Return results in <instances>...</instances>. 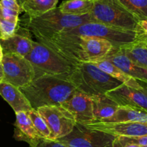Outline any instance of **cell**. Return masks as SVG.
<instances>
[{
	"label": "cell",
	"mask_w": 147,
	"mask_h": 147,
	"mask_svg": "<svg viewBox=\"0 0 147 147\" xmlns=\"http://www.w3.org/2000/svg\"><path fill=\"white\" fill-rule=\"evenodd\" d=\"M20 90L33 109L48 106H60L77 91L67 79L42 75L37 76Z\"/></svg>",
	"instance_id": "6da1fadb"
},
{
	"label": "cell",
	"mask_w": 147,
	"mask_h": 147,
	"mask_svg": "<svg viewBox=\"0 0 147 147\" xmlns=\"http://www.w3.org/2000/svg\"><path fill=\"white\" fill-rule=\"evenodd\" d=\"M89 22H91L89 14L82 16L69 15L63 14L58 7H55L37 17H27L26 26L37 42H42L50 40L63 31Z\"/></svg>",
	"instance_id": "7a4b0ae2"
},
{
	"label": "cell",
	"mask_w": 147,
	"mask_h": 147,
	"mask_svg": "<svg viewBox=\"0 0 147 147\" xmlns=\"http://www.w3.org/2000/svg\"><path fill=\"white\" fill-rule=\"evenodd\" d=\"M67 80L76 90L90 97L103 96L122 85L91 63L75 66Z\"/></svg>",
	"instance_id": "3957f363"
},
{
	"label": "cell",
	"mask_w": 147,
	"mask_h": 147,
	"mask_svg": "<svg viewBox=\"0 0 147 147\" xmlns=\"http://www.w3.org/2000/svg\"><path fill=\"white\" fill-rule=\"evenodd\" d=\"M89 15L93 22L121 30H139V20L117 0H93V8Z\"/></svg>",
	"instance_id": "277c9868"
},
{
	"label": "cell",
	"mask_w": 147,
	"mask_h": 147,
	"mask_svg": "<svg viewBox=\"0 0 147 147\" xmlns=\"http://www.w3.org/2000/svg\"><path fill=\"white\" fill-rule=\"evenodd\" d=\"M24 57L32 65L35 77L48 75L67 79L75 67V65L39 42L33 41L31 51Z\"/></svg>",
	"instance_id": "5b68a950"
},
{
	"label": "cell",
	"mask_w": 147,
	"mask_h": 147,
	"mask_svg": "<svg viewBox=\"0 0 147 147\" xmlns=\"http://www.w3.org/2000/svg\"><path fill=\"white\" fill-rule=\"evenodd\" d=\"M65 32L73 35L95 37L108 40L114 48H120L140 40H144L145 37L140 30L139 31L121 30L97 22L84 23L80 26L65 30Z\"/></svg>",
	"instance_id": "8992f818"
},
{
	"label": "cell",
	"mask_w": 147,
	"mask_h": 147,
	"mask_svg": "<svg viewBox=\"0 0 147 147\" xmlns=\"http://www.w3.org/2000/svg\"><path fill=\"white\" fill-rule=\"evenodd\" d=\"M1 65L4 73L3 82L19 88L28 85L35 78V73L31 63L20 55L4 54Z\"/></svg>",
	"instance_id": "52a82bcc"
},
{
	"label": "cell",
	"mask_w": 147,
	"mask_h": 147,
	"mask_svg": "<svg viewBox=\"0 0 147 147\" xmlns=\"http://www.w3.org/2000/svg\"><path fill=\"white\" fill-rule=\"evenodd\" d=\"M116 136L98 130L88 129L76 123L67 136L57 140L66 147H113Z\"/></svg>",
	"instance_id": "ba28073f"
},
{
	"label": "cell",
	"mask_w": 147,
	"mask_h": 147,
	"mask_svg": "<svg viewBox=\"0 0 147 147\" xmlns=\"http://www.w3.org/2000/svg\"><path fill=\"white\" fill-rule=\"evenodd\" d=\"M36 110L47 123L51 132L52 141L68 135L77 123L74 116L61 106H43Z\"/></svg>",
	"instance_id": "9c48e42d"
},
{
	"label": "cell",
	"mask_w": 147,
	"mask_h": 147,
	"mask_svg": "<svg viewBox=\"0 0 147 147\" xmlns=\"http://www.w3.org/2000/svg\"><path fill=\"white\" fill-rule=\"evenodd\" d=\"M142 88H133L122 84L106 96L119 106H127L147 112V87L139 81Z\"/></svg>",
	"instance_id": "30bf717a"
},
{
	"label": "cell",
	"mask_w": 147,
	"mask_h": 147,
	"mask_svg": "<svg viewBox=\"0 0 147 147\" xmlns=\"http://www.w3.org/2000/svg\"><path fill=\"white\" fill-rule=\"evenodd\" d=\"M83 125L88 129L100 131L116 137L147 136V123L131 122V123H108L96 122V123H86Z\"/></svg>",
	"instance_id": "8fae6325"
},
{
	"label": "cell",
	"mask_w": 147,
	"mask_h": 147,
	"mask_svg": "<svg viewBox=\"0 0 147 147\" xmlns=\"http://www.w3.org/2000/svg\"><path fill=\"white\" fill-rule=\"evenodd\" d=\"M60 106L74 116L77 123L86 124L94 121L91 97L78 90Z\"/></svg>",
	"instance_id": "7c38bea8"
},
{
	"label": "cell",
	"mask_w": 147,
	"mask_h": 147,
	"mask_svg": "<svg viewBox=\"0 0 147 147\" xmlns=\"http://www.w3.org/2000/svg\"><path fill=\"white\" fill-rule=\"evenodd\" d=\"M80 47L84 63H94L104 60L113 48L111 43L95 37H79Z\"/></svg>",
	"instance_id": "4fadbf2b"
},
{
	"label": "cell",
	"mask_w": 147,
	"mask_h": 147,
	"mask_svg": "<svg viewBox=\"0 0 147 147\" xmlns=\"http://www.w3.org/2000/svg\"><path fill=\"white\" fill-rule=\"evenodd\" d=\"M119 67L125 74L132 78L147 83V70L135 63L125 55L113 47L109 55L105 58Z\"/></svg>",
	"instance_id": "5bb4252c"
},
{
	"label": "cell",
	"mask_w": 147,
	"mask_h": 147,
	"mask_svg": "<svg viewBox=\"0 0 147 147\" xmlns=\"http://www.w3.org/2000/svg\"><path fill=\"white\" fill-rule=\"evenodd\" d=\"M14 127V138L17 140L27 143L30 147L35 146L42 140L36 131L27 112L16 113Z\"/></svg>",
	"instance_id": "9a60e30c"
},
{
	"label": "cell",
	"mask_w": 147,
	"mask_h": 147,
	"mask_svg": "<svg viewBox=\"0 0 147 147\" xmlns=\"http://www.w3.org/2000/svg\"><path fill=\"white\" fill-rule=\"evenodd\" d=\"M0 96L9 103L16 113L28 112L32 109L30 102L19 88L9 83H0Z\"/></svg>",
	"instance_id": "2e32d148"
},
{
	"label": "cell",
	"mask_w": 147,
	"mask_h": 147,
	"mask_svg": "<svg viewBox=\"0 0 147 147\" xmlns=\"http://www.w3.org/2000/svg\"><path fill=\"white\" fill-rule=\"evenodd\" d=\"M33 40L23 34H14L9 38L0 39V44L3 50V53H14L25 57L30 53L32 47Z\"/></svg>",
	"instance_id": "e0dca14e"
},
{
	"label": "cell",
	"mask_w": 147,
	"mask_h": 147,
	"mask_svg": "<svg viewBox=\"0 0 147 147\" xmlns=\"http://www.w3.org/2000/svg\"><path fill=\"white\" fill-rule=\"evenodd\" d=\"M131 122L147 123V112L127 106H119L113 116L103 119L99 123H121Z\"/></svg>",
	"instance_id": "ac0fdd59"
},
{
	"label": "cell",
	"mask_w": 147,
	"mask_h": 147,
	"mask_svg": "<svg viewBox=\"0 0 147 147\" xmlns=\"http://www.w3.org/2000/svg\"><path fill=\"white\" fill-rule=\"evenodd\" d=\"M94 121L92 123L100 122L114 114L119 106L106 95L91 97Z\"/></svg>",
	"instance_id": "d6986e66"
},
{
	"label": "cell",
	"mask_w": 147,
	"mask_h": 147,
	"mask_svg": "<svg viewBox=\"0 0 147 147\" xmlns=\"http://www.w3.org/2000/svg\"><path fill=\"white\" fill-rule=\"evenodd\" d=\"M93 64L96 65L98 68L103 70V72L111 76L113 78L121 82L122 84L125 85V86L137 89L142 88V86L138 80L125 74L122 70H121L119 67H116L115 65H113L109 60L104 59V60L96 62Z\"/></svg>",
	"instance_id": "ffe728a7"
},
{
	"label": "cell",
	"mask_w": 147,
	"mask_h": 147,
	"mask_svg": "<svg viewBox=\"0 0 147 147\" xmlns=\"http://www.w3.org/2000/svg\"><path fill=\"white\" fill-rule=\"evenodd\" d=\"M59 0H22V11L29 18H34L57 7Z\"/></svg>",
	"instance_id": "44dd1931"
},
{
	"label": "cell",
	"mask_w": 147,
	"mask_h": 147,
	"mask_svg": "<svg viewBox=\"0 0 147 147\" xmlns=\"http://www.w3.org/2000/svg\"><path fill=\"white\" fill-rule=\"evenodd\" d=\"M119 52L147 70V40H141L118 49Z\"/></svg>",
	"instance_id": "7402d4cb"
},
{
	"label": "cell",
	"mask_w": 147,
	"mask_h": 147,
	"mask_svg": "<svg viewBox=\"0 0 147 147\" xmlns=\"http://www.w3.org/2000/svg\"><path fill=\"white\" fill-rule=\"evenodd\" d=\"M93 0H67L58 7L62 13L69 15L82 16L90 12Z\"/></svg>",
	"instance_id": "603a6c76"
},
{
	"label": "cell",
	"mask_w": 147,
	"mask_h": 147,
	"mask_svg": "<svg viewBox=\"0 0 147 147\" xmlns=\"http://www.w3.org/2000/svg\"><path fill=\"white\" fill-rule=\"evenodd\" d=\"M139 21L147 20V0H117Z\"/></svg>",
	"instance_id": "cb8c5ba5"
},
{
	"label": "cell",
	"mask_w": 147,
	"mask_h": 147,
	"mask_svg": "<svg viewBox=\"0 0 147 147\" xmlns=\"http://www.w3.org/2000/svg\"><path fill=\"white\" fill-rule=\"evenodd\" d=\"M27 114L31 119L32 123L40 138L42 139L51 140V132L46 122L37 112V111L32 109L31 111L27 112Z\"/></svg>",
	"instance_id": "d4e9b609"
},
{
	"label": "cell",
	"mask_w": 147,
	"mask_h": 147,
	"mask_svg": "<svg viewBox=\"0 0 147 147\" xmlns=\"http://www.w3.org/2000/svg\"><path fill=\"white\" fill-rule=\"evenodd\" d=\"M116 140L121 144H134L141 146H147V136L140 137H125V136H117Z\"/></svg>",
	"instance_id": "484cf974"
},
{
	"label": "cell",
	"mask_w": 147,
	"mask_h": 147,
	"mask_svg": "<svg viewBox=\"0 0 147 147\" xmlns=\"http://www.w3.org/2000/svg\"><path fill=\"white\" fill-rule=\"evenodd\" d=\"M0 4L4 8L21 12L22 9L17 0H0Z\"/></svg>",
	"instance_id": "4316f807"
},
{
	"label": "cell",
	"mask_w": 147,
	"mask_h": 147,
	"mask_svg": "<svg viewBox=\"0 0 147 147\" xmlns=\"http://www.w3.org/2000/svg\"><path fill=\"white\" fill-rule=\"evenodd\" d=\"M34 147H66L63 144L60 143L57 141L47 140V139H42Z\"/></svg>",
	"instance_id": "83f0119b"
},
{
	"label": "cell",
	"mask_w": 147,
	"mask_h": 147,
	"mask_svg": "<svg viewBox=\"0 0 147 147\" xmlns=\"http://www.w3.org/2000/svg\"><path fill=\"white\" fill-rule=\"evenodd\" d=\"M139 30H142L147 40V20H141L139 22Z\"/></svg>",
	"instance_id": "f1b7e54d"
},
{
	"label": "cell",
	"mask_w": 147,
	"mask_h": 147,
	"mask_svg": "<svg viewBox=\"0 0 147 147\" xmlns=\"http://www.w3.org/2000/svg\"><path fill=\"white\" fill-rule=\"evenodd\" d=\"M3 80H4V73H3L2 65H1V64H0V83H2Z\"/></svg>",
	"instance_id": "f546056e"
},
{
	"label": "cell",
	"mask_w": 147,
	"mask_h": 147,
	"mask_svg": "<svg viewBox=\"0 0 147 147\" xmlns=\"http://www.w3.org/2000/svg\"><path fill=\"white\" fill-rule=\"evenodd\" d=\"M3 55H4V53H3L2 47H1V44H0V64H1V61H2Z\"/></svg>",
	"instance_id": "4dcf8cb0"
},
{
	"label": "cell",
	"mask_w": 147,
	"mask_h": 147,
	"mask_svg": "<svg viewBox=\"0 0 147 147\" xmlns=\"http://www.w3.org/2000/svg\"><path fill=\"white\" fill-rule=\"evenodd\" d=\"M140 82H141V81H140ZM141 83H143V84L144 85V86H146V87H147V83H143V82H141Z\"/></svg>",
	"instance_id": "1f68e13d"
},
{
	"label": "cell",
	"mask_w": 147,
	"mask_h": 147,
	"mask_svg": "<svg viewBox=\"0 0 147 147\" xmlns=\"http://www.w3.org/2000/svg\"><path fill=\"white\" fill-rule=\"evenodd\" d=\"M17 1H18V2H19V4H20H20H21V1H22V0H17Z\"/></svg>",
	"instance_id": "d6a6232c"
},
{
	"label": "cell",
	"mask_w": 147,
	"mask_h": 147,
	"mask_svg": "<svg viewBox=\"0 0 147 147\" xmlns=\"http://www.w3.org/2000/svg\"><path fill=\"white\" fill-rule=\"evenodd\" d=\"M142 147H147V146H142Z\"/></svg>",
	"instance_id": "836d02e7"
}]
</instances>
